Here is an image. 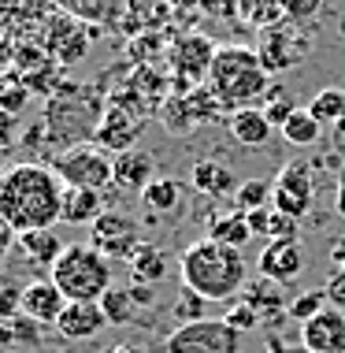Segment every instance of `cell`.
<instances>
[{"label": "cell", "mask_w": 345, "mask_h": 353, "mask_svg": "<svg viewBox=\"0 0 345 353\" xmlns=\"http://www.w3.org/2000/svg\"><path fill=\"white\" fill-rule=\"evenodd\" d=\"M23 290L26 286L15 279V275L0 272V320H15L19 312H23Z\"/></svg>", "instance_id": "d6a6232c"}, {"label": "cell", "mask_w": 345, "mask_h": 353, "mask_svg": "<svg viewBox=\"0 0 345 353\" xmlns=\"http://www.w3.org/2000/svg\"><path fill=\"white\" fill-rule=\"evenodd\" d=\"M200 8H205L208 15H238V0H200Z\"/></svg>", "instance_id": "7bdbcfd3"}, {"label": "cell", "mask_w": 345, "mask_h": 353, "mask_svg": "<svg viewBox=\"0 0 345 353\" xmlns=\"http://www.w3.org/2000/svg\"><path fill=\"white\" fill-rule=\"evenodd\" d=\"M112 152H104L97 141H82V145H67L60 157L52 160L56 175L71 190H104L112 183Z\"/></svg>", "instance_id": "5b68a950"}, {"label": "cell", "mask_w": 345, "mask_h": 353, "mask_svg": "<svg viewBox=\"0 0 345 353\" xmlns=\"http://www.w3.org/2000/svg\"><path fill=\"white\" fill-rule=\"evenodd\" d=\"M127 264H130L134 283H160V279H167V272H171L167 253L160 250V245H152V242H141L138 250L130 253Z\"/></svg>", "instance_id": "7402d4cb"}, {"label": "cell", "mask_w": 345, "mask_h": 353, "mask_svg": "<svg viewBox=\"0 0 345 353\" xmlns=\"http://www.w3.org/2000/svg\"><path fill=\"white\" fill-rule=\"evenodd\" d=\"M327 253H331V264H334V268H338V272H345V234H342V238H334Z\"/></svg>", "instance_id": "ee69618b"}, {"label": "cell", "mask_w": 345, "mask_h": 353, "mask_svg": "<svg viewBox=\"0 0 345 353\" xmlns=\"http://www.w3.org/2000/svg\"><path fill=\"white\" fill-rule=\"evenodd\" d=\"M331 134H334V141H338V145H345V116L331 127Z\"/></svg>", "instance_id": "c3c4849f"}, {"label": "cell", "mask_w": 345, "mask_h": 353, "mask_svg": "<svg viewBox=\"0 0 345 353\" xmlns=\"http://www.w3.org/2000/svg\"><path fill=\"white\" fill-rule=\"evenodd\" d=\"M320 8H323V0H282V15H286V23H312L315 15H320Z\"/></svg>", "instance_id": "836d02e7"}, {"label": "cell", "mask_w": 345, "mask_h": 353, "mask_svg": "<svg viewBox=\"0 0 345 353\" xmlns=\"http://www.w3.org/2000/svg\"><path fill=\"white\" fill-rule=\"evenodd\" d=\"M282 138L290 141V145H315V141L323 138V123L312 116L309 108H297L290 119H286L282 127Z\"/></svg>", "instance_id": "4316f807"}, {"label": "cell", "mask_w": 345, "mask_h": 353, "mask_svg": "<svg viewBox=\"0 0 345 353\" xmlns=\"http://www.w3.org/2000/svg\"><path fill=\"white\" fill-rule=\"evenodd\" d=\"M141 205L149 208V216L175 212V208H182V183H175V179H167V175L152 179V183L141 190Z\"/></svg>", "instance_id": "cb8c5ba5"}, {"label": "cell", "mask_w": 345, "mask_h": 353, "mask_svg": "<svg viewBox=\"0 0 345 353\" xmlns=\"http://www.w3.org/2000/svg\"><path fill=\"white\" fill-rule=\"evenodd\" d=\"M63 179L52 164L23 160L0 171V219L15 234L45 231L63 216Z\"/></svg>", "instance_id": "6da1fadb"}, {"label": "cell", "mask_w": 345, "mask_h": 353, "mask_svg": "<svg viewBox=\"0 0 345 353\" xmlns=\"http://www.w3.org/2000/svg\"><path fill=\"white\" fill-rule=\"evenodd\" d=\"M152 168H156V157L145 149H127L119 152V157L112 160V183L123 186V190H134V194H141L152 179Z\"/></svg>", "instance_id": "9a60e30c"}, {"label": "cell", "mask_w": 345, "mask_h": 353, "mask_svg": "<svg viewBox=\"0 0 345 353\" xmlns=\"http://www.w3.org/2000/svg\"><path fill=\"white\" fill-rule=\"evenodd\" d=\"M134 138H138V119H130L123 108H112L108 116L97 123V145L104 152H127L134 149Z\"/></svg>", "instance_id": "ac0fdd59"}, {"label": "cell", "mask_w": 345, "mask_h": 353, "mask_svg": "<svg viewBox=\"0 0 345 353\" xmlns=\"http://www.w3.org/2000/svg\"><path fill=\"white\" fill-rule=\"evenodd\" d=\"M334 208H338V216H345V168L338 171V197H334Z\"/></svg>", "instance_id": "bcb514c9"}, {"label": "cell", "mask_w": 345, "mask_h": 353, "mask_svg": "<svg viewBox=\"0 0 345 353\" xmlns=\"http://www.w3.org/2000/svg\"><path fill=\"white\" fill-rule=\"evenodd\" d=\"M208 298H200L197 290H189V286H182V294L175 301H171V312H175V320H178V327L182 323H197V320H208Z\"/></svg>", "instance_id": "f546056e"}, {"label": "cell", "mask_w": 345, "mask_h": 353, "mask_svg": "<svg viewBox=\"0 0 345 353\" xmlns=\"http://www.w3.org/2000/svg\"><path fill=\"white\" fill-rule=\"evenodd\" d=\"M97 305H101L104 320L115 323V327H127V323H134V316H138V305H134L127 286H112V290L104 294Z\"/></svg>", "instance_id": "484cf974"}, {"label": "cell", "mask_w": 345, "mask_h": 353, "mask_svg": "<svg viewBox=\"0 0 345 353\" xmlns=\"http://www.w3.org/2000/svg\"><path fill=\"white\" fill-rule=\"evenodd\" d=\"M227 130H230V138H234L238 145H245V149H260V145H267V141H271V134H275V127L267 123L264 108L230 112V116H227Z\"/></svg>", "instance_id": "2e32d148"}, {"label": "cell", "mask_w": 345, "mask_h": 353, "mask_svg": "<svg viewBox=\"0 0 345 353\" xmlns=\"http://www.w3.org/2000/svg\"><path fill=\"white\" fill-rule=\"evenodd\" d=\"M178 268H182V286L197 290L208 301H234L242 294V286L249 283L242 250L219 245L212 238H200V242L186 245Z\"/></svg>", "instance_id": "3957f363"}, {"label": "cell", "mask_w": 345, "mask_h": 353, "mask_svg": "<svg viewBox=\"0 0 345 353\" xmlns=\"http://www.w3.org/2000/svg\"><path fill=\"white\" fill-rule=\"evenodd\" d=\"M309 112L323 123V130L334 127V123L345 116V90H338V85H327V90H320V93H315V97L309 101Z\"/></svg>", "instance_id": "83f0119b"}, {"label": "cell", "mask_w": 345, "mask_h": 353, "mask_svg": "<svg viewBox=\"0 0 345 353\" xmlns=\"http://www.w3.org/2000/svg\"><path fill=\"white\" fill-rule=\"evenodd\" d=\"M293 112H297V104H293V97L282 90V85L267 90V97H264V116H267V123H271L275 130H282L286 119H290Z\"/></svg>", "instance_id": "1f68e13d"}, {"label": "cell", "mask_w": 345, "mask_h": 353, "mask_svg": "<svg viewBox=\"0 0 345 353\" xmlns=\"http://www.w3.org/2000/svg\"><path fill=\"white\" fill-rule=\"evenodd\" d=\"M104 212V194L101 190H71L67 186V194H63V223H71V227H85V223H93Z\"/></svg>", "instance_id": "44dd1931"}, {"label": "cell", "mask_w": 345, "mask_h": 353, "mask_svg": "<svg viewBox=\"0 0 345 353\" xmlns=\"http://www.w3.org/2000/svg\"><path fill=\"white\" fill-rule=\"evenodd\" d=\"M327 301H331V309H342L345 312V272H334L331 279H327Z\"/></svg>", "instance_id": "60d3db41"}, {"label": "cell", "mask_w": 345, "mask_h": 353, "mask_svg": "<svg viewBox=\"0 0 345 353\" xmlns=\"http://www.w3.org/2000/svg\"><path fill=\"white\" fill-rule=\"evenodd\" d=\"M312 201H315L312 168L304 160H290L271 183V208L290 219H304L312 212Z\"/></svg>", "instance_id": "ba28073f"}, {"label": "cell", "mask_w": 345, "mask_h": 353, "mask_svg": "<svg viewBox=\"0 0 345 353\" xmlns=\"http://www.w3.org/2000/svg\"><path fill=\"white\" fill-rule=\"evenodd\" d=\"M223 320H227L234 331H242V335H245V331H253L256 323H260V312L249 309L245 301H238V305H230V309H227V316H223Z\"/></svg>", "instance_id": "d590c367"}, {"label": "cell", "mask_w": 345, "mask_h": 353, "mask_svg": "<svg viewBox=\"0 0 345 353\" xmlns=\"http://www.w3.org/2000/svg\"><path fill=\"white\" fill-rule=\"evenodd\" d=\"M212 56L216 49L208 45V37H182L178 49H175V68L186 79H208V68H212Z\"/></svg>", "instance_id": "ffe728a7"}, {"label": "cell", "mask_w": 345, "mask_h": 353, "mask_svg": "<svg viewBox=\"0 0 345 353\" xmlns=\"http://www.w3.org/2000/svg\"><path fill=\"white\" fill-rule=\"evenodd\" d=\"M12 242H15V231L4 223V219H0V256H4L8 250H12Z\"/></svg>", "instance_id": "f6af8a7d"}, {"label": "cell", "mask_w": 345, "mask_h": 353, "mask_svg": "<svg viewBox=\"0 0 345 353\" xmlns=\"http://www.w3.org/2000/svg\"><path fill=\"white\" fill-rule=\"evenodd\" d=\"M15 245L19 253L26 256L30 264H37V268H49L60 261V253L67 250V245L60 242V234L52 231V227H45V231H26V234H15Z\"/></svg>", "instance_id": "d6986e66"}, {"label": "cell", "mask_w": 345, "mask_h": 353, "mask_svg": "<svg viewBox=\"0 0 345 353\" xmlns=\"http://www.w3.org/2000/svg\"><path fill=\"white\" fill-rule=\"evenodd\" d=\"M19 116H12V112H4L0 108V152H8V149H15V141H19Z\"/></svg>", "instance_id": "74e56055"}, {"label": "cell", "mask_w": 345, "mask_h": 353, "mask_svg": "<svg viewBox=\"0 0 345 353\" xmlns=\"http://www.w3.org/2000/svg\"><path fill=\"white\" fill-rule=\"evenodd\" d=\"M271 212H275V208H256V212H245L253 238H267V234H271Z\"/></svg>", "instance_id": "ab89813d"}, {"label": "cell", "mask_w": 345, "mask_h": 353, "mask_svg": "<svg viewBox=\"0 0 345 353\" xmlns=\"http://www.w3.org/2000/svg\"><path fill=\"white\" fill-rule=\"evenodd\" d=\"M90 245L101 250L108 261L112 256L130 261V253L141 245V227H138V219L119 212V208H104V212L90 223Z\"/></svg>", "instance_id": "9c48e42d"}, {"label": "cell", "mask_w": 345, "mask_h": 353, "mask_svg": "<svg viewBox=\"0 0 345 353\" xmlns=\"http://www.w3.org/2000/svg\"><path fill=\"white\" fill-rule=\"evenodd\" d=\"M112 353H149V350H141V346H130V342H123V346H115Z\"/></svg>", "instance_id": "681fc988"}, {"label": "cell", "mask_w": 345, "mask_h": 353, "mask_svg": "<svg viewBox=\"0 0 345 353\" xmlns=\"http://www.w3.org/2000/svg\"><path fill=\"white\" fill-rule=\"evenodd\" d=\"M242 301L249 305V309L260 312V320H271V323H279L286 316V309H290V298H286L282 283L267 279V275H260V279H249L242 286Z\"/></svg>", "instance_id": "5bb4252c"}, {"label": "cell", "mask_w": 345, "mask_h": 353, "mask_svg": "<svg viewBox=\"0 0 345 353\" xmlns=\"http://www.w3.org/2000/svg\"><path fill=\"white\" fill-rule=\"evenodd\" d=\"M205 90L227 112L260 108V101L271 90V74L264 71L256 49H249V45H219L212 56V68H208Z\"/></svg>", "instance_id": "7a4b0ae2"}, {"label": "cell", "mask_w": 345, "mask_h": 353, "mask_svg": "<svg viewBox=\"0 0 345 353\" xmlns=\"http://www.w3.org/2000/svg\"><path fill=\"white\" fill-rule=\"evenodd\" d=\"M238 19L260 34V30H267V26H275V23H286L282 0H238Z\"/></svg>", "instance_id": "d4e9b609"}, {"label": "cell", "mask_w": 345, "mask_h": 353, "mask_svg": "<svg viewBox=\"0 0 345 353\" xmlns=\"http://www.w3.org/2000/svg\"><path fill=\"white\" fill-rule=\"evenodd\" d=\"M167 353H242V331H234L227 320H197L182 323L164 339Z\"/></svg>", "instance_id": "8992f818"}, {"label": "cell", "mask_w": 345, "mask_h": 353, "mask_svg": "<svg viewBox=\"0 0 345 353\" xmlns=\"http://www.w3.org/2000/svg\"><path fill=\"white\" fill-rule=\"evenodd\" d=\"M49 279L60 286L67 301H85L97 305L112 290V261L90 242H71L52 264Z\"/></svg>", "instance_id": "277c9868"}, {"label": "cell", "mask_w": 345, "mask_h": 353, "mask_svg": "<svg viewBox=\"0 0 345 353\" xmlns=\"http://www.w3.org/2000/svg\"><path fill=\"white\" fill-rule=\"evenodd\" d=\"M67 309V298L60 294V286H56L52 279H34V283H26V290H23V316H30L34 323H52L56 327V320H60V312Z\"/></svg>", "instance_id": "7c38bea8"}, {"label": "cell", "mask_w": 345, "mask_h": 353, "mask_svg": "<svg viewBox=\"0 0 345 353\" xmlns=\"http://www.w3.org/2000/svg\"><path fill=\"white\" fill-rule=\"evenodd\" d=\"M127 290H130V298H134L138 309H152V301H156V290H152L149 283H130Z\"/></svg>", "instance_id": "b9f144b4"}, {"label": "cell", "mask_w": 345, "mask_h": 353, "mask_svg": "<svg viewBox=\"0 0 345 353\" xmlns=\"http://www.w3.org/2000/svg\"><path fill=\"white\" fill-rule=\"evenodd\" d=\"M26 97H30V93H26L23 85H4V90H0V108L19 116V112L26 108Z\"/></svg>", "instance_id": "f35d334b"}, {"label": "cell", "mask_w": 345, "mask_h": 353, "mask_svg": "<svg viewBox=\"0 0 345 353\" xmlns=\"http://www.w3.org/2000/svg\"><path fill=\"white\" fill-rule=\"evenodd\" d=\"M189 183L205 197H234L238 186H242L234 179V171L227 164H219V160H197L194 171H189Z\"/></svg>", "instance_id": "e0dca14e"}, {"label": "cell", "mask_w": 345, "mask_h": 353, "mask_svg": "<svg viewBox=\"0 0 345 353\" xmlns=\"http://www.w3.org/2000/svg\"><path fill=\"white\" fill-rule=\"evenodd\" d=\"M108 327L101 305H85V301H67V309L56 320V331L67 342H85V339H97L101 331Z\"/></svg>", "instance_id": "4fadbf2b"}, {"label": "cell", "mask_w": 345, "mask_h": 353, "mask_svg": "<svg viewBox=\"0 0 345 353\" xmlns=\"http://www.w3.org/2000/svg\"><path fill=\"white\" fill-rule=\"evenodd\" d=\"M8 346H15V335H12V323L0 320V350H8Z\"/></svg>", "instance_id": "7dc6e473"}, {"label": "cell", "mask_w": 345, "mask_h": 353, "mask_svg": "<svg viewBox=\"0 0 345 353\" xmlns=\"http://www.w3.org/2000/svg\"><path fill=\"white\" fill-rule=\"evenodd\" d=\"M8 323H12L15 346H41V323H34L30 316H23V312H19L15 320H8Z\"/></svg>", "instance_id": "e575fe53"}, {"label": "cell", "mask_w": 345, "mask_h": 353, "mask_svg": "<svg viewBox=\"0 0 345 353\" xmlns=\"http://www.w3.org/2000/svg\"><path fill=\"white\" fill-rule=\"evenodd\" d=\"M238 212H256V208H271V183L267 179H245L234 194Z\"/></svg>", "instance_id": "f1b7e54d"}, {"label": "cell", "mask_w": 345, "mask_h": 353, "mask_svg": "<svg viewBox=\"0 0 345 353\" xmlns=\"http://www.w3.org/2000/svg\"><path fill=\"white\" fill-rule=\"evenodd\" d=\"M282 238H301V219L271 212V234H267V242H282Z\"/></svg>", "instance_id": "8d00e7d4"}, {"label": "cell", "mask_w": 345, "mask_h": 353, "mask_svg": "<svg viewBox=\"0 0 345 353\" xmlns=\"http://www.w3.org/2000/svg\"><path fill=\"white\" fill-rule=\"evenodd\" d=\"M327 305H331V301H327V290H304V294H297V298H290L286 316L297 320V323H309L312 316H320Z\"/></svg>", "instance_id": "4dcf8cb0"}, {"label": "cell", "mask_w": 345, "mask_h": 353, "mask_svg": "<svg viewBox=\"0 0 345 353\" xmlns=\"http://www.w3.org/2000/svg\"><path fill=\"white\" fill-rule=\"evenodd\" d=\"M205 238H212V242L219 245H230V250H242V245L253 238V231H249V219L245 212H227V216H212L208 219V234Z\"/></svg>", "instance_id": "603a6c76"}, {"label": "cell", "mask_w": 345, "mask_h": 353, "mask_svg": "<svg viewBox=\"0 0 345 353\" xmlns=\"http://www.w3.org/2000/svg\"><path fill=\"white\" fill-rule=\"evenodd\" d=\"M256 268H260V275H267V279L275 283H290L301 275L304 268V253H301V238H282V242H267L260 261H256Z\"/></svg>", "instance_id": "8fae6325"}, {"label": "cell", "mask_w": 345, "mask_h": 353, "mask_svg": "<svg viewBox=\"0 0 345 353\" xmlns=\"http://www.w3.org/2000/svg\"><path fill=\"white\" fill-rule=\"evenodd\" d=\"M253 49H256V56H260L267 74H286L309 56L312 45H309V34H304L297 23H275V26H267V30L256 34Z\"/></svg>", "instance_id": "52a82bcc"}, {"label": "cell", "mask_w": 345, "mask_h": 353, "mask_svg": "<svg viewBox=\"0 0 345 353\" xmlns=\"http://www.w3.org/2000/svg\"><path fill=\"white\" fill-rule=\"evenodd\" d=\"M301 346L309 353H345V312L327 305L320 316L301 323Z\"/></svg>", "instance_id": "30bf717a"}]
</instances>
